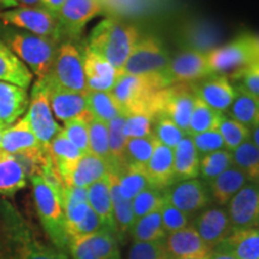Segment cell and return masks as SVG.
Instances as JSON below:
<instances>
[{"instance_id": "obj_1", "label": "cell", "mask_w": 259, "mask_h": 259, "mask_svg": "<svg viewBox=\"0 0 259 259\" xmlns=\"http://www.w3.org/2000/svg\"><path fill=\"white\" fill-rule=\"evenodd\" d=\"M139 41V31L135 25L107 18L93 29L88 48L120 71Z\"/></svg>"}, {"instance_id": "obj_2", "label": "cell", "mask_w": 259, "mask_h": 259, "mask_svg": "<svg viewBox=\"0 0 259 259\" xmlns=\"http://www.w3.org/2000/svg\"><path fill=\"white\" fill-rule=\"evenodd\" d=\"M0 37L38 79L51 73L58 52L56 41L10 25L0 29Z\"/></svg>"}, {"instance_id": "obj_3", "label": "cell", "mask_w": 259, "mask_h": 259, "mask_svg": "<svg viewBox=\"0 0 259 259\" xmlns=\"http://www.w3.org/2000/svg\"><path fill=\"white\" fill-rule=\"evenodd\" d=\"M171 84L164 74H119L113 96L120 105L125 116L147 114L153 118L154 96L158 90L168 88Z\"/></svg>"}, {"instance_id": "obj_4", "label": "cell", "mask_w": 259, "mask_h": 259, "mask_svg": "<svg viewBox=\"0 0 259 259\" xmlns=\"http://www.w3.org/2000/svg\"><path fill=\"white\" fill-rule=\"evenodd\" d=\"M30 180L34 203L41 225L54 247L66 252L69 247V236L66 233L63 198L56 190L45 183L40 176H32Z\"/></svg>"}, {"instance_id": "obj_5", "label": "cell", "mask_w": 259, "mask_h": 259, "mask_svg": "<svg viewBox=\"0 0 259 259\" xmlns=\"http://www.w3.org/2000/svg\"><path fill=\"white\" fill-rule=\"evenodd\" d=\"M4 222L12 248V259H69L66 252L36 240L23 219L5 203Z\"/></svg>"}, {"instance_id": "obj_6", "label": "cell", "mask_w": 259, "mask_h": 259, "mask_svg": "<svg viewBox=\"0 0 259 259\" xmlns=\"http://www.w3.org/2000/svg\"><path fill=\"white\" fill-rule=\"evenodd\" d=\"M257 59H259V50L254 35H241L208 53L212 76H226L234 79Z\"/></svg>"}, {"instance_id": "obj_7", "label": "cell", "mask_w": 259, "mask_h": 259, "mask_svg": "<svg viewBox=\"0 0 259 259\" xmlns=\"http://www.w3.org/2000/svg\"><path fill=\"white\" fill-rule=\"evenodd\" d=\"M196 92L193 83H178L155 94L153 101L154 119L158 115L169 118L177 126L187 131L192 114Z\"/></svg>"}, {"instance_id": "obj_8", "label": "cell", "mask_w": 259, "mask_h": 259, "mask_svg": "<svg viewBox=\"0 0 259 259\" xmlns=\"http://www.w3.org/2000/svg\"><path fill=\"white\" fill-rule=\"evenodd\" d=\"M0 22L4 25L22 29L56 42L61 35L57 16L42 6H16L0 11Z\"/></svg>"}, {"instance_id": "obj_9", "label": "cell", "mask_w": 259, "mask_h": 259, "mask_svg": "<svg viewBox=\"0 0 259 259\" xmlns=\"http://www.w3.org/2000/svg\"><path fill=\"white\" fill-rule=\"evenodd\" d=\"M170 58L162 42L155 36L141 38L119 74H164Z\"/></svg>"}, {"instance_id": "obj_10", "label": "cell", "mask_w": 259, "mask_h": 259, "mask_svg": "<svg viewBox=\"0 0 259 259\" xmlns=\"http://www.w3.org/2000/svg\"><path fill=\"white\" fill-rule=\"evenodd\" d=\"M51 77L58 84L72 92L87 94L83 57L74 45L65 42L58 48L56 60L51 70Z\"/></svg>"}, {"instance_id": "obj_11", "label": "cell", "mask_w": 259, "mask_h": 259, "mask_svg": "<svg viewBox=\"0 0 259 259\" xmlns=\"http://www.w3.org/2000/svg\"><path fill=\"white\" fill-rule=\"evenodd\" d=\"M27 115L29 124L31 126L34 135L36 136L38 143L44 148H47L52 139L61 131V127L54 119V114L52 112L42 79H37L32 88L30 105H29Z\"/></svg>"}, {"instance_id": "obj_12", "label": "cell", "mask_w": 259, "mask_h": 259, "mask_svg": "<svg viewBox=\"0 0 259 259\" xmlns=\"http://www.w3.org/2000/svg\"><path fill=\"white\" fill-rule=\"evenodd\" d=\"M163 196L168 203L190 218L208 208L211 203L208 185L198 178L177 181L163 191Z\"/></svg>"}, {"instance_id": "obj_13", "label": "cell", "mask_w": 259, "mask_h": 259, "mask_svg": "<svg viewBox=\"0 0 259 259\" xmlns=\"http://www.w3.org/2000/svg\"><path fill=\"white\" fill-rule=\"evenodd\" d=\"M42 80L52 112L58 120L66 122L76 118L92 115L87 105V94L76 93L64 88L52 78L51 74Z\"/></svg>"}, {"instance_id": "obj_14", "label": "cell", "mask_w": 259, "mask_h": 259, "mask_svg": "<svg viewBox=\"0 0 259 259\" xmlns=\"http://www.w3.org/2000/svg\"><path fill=\"white\" fill-rule=\"evenodd\" d=\"M233 232L259 228V186L248 181L227 204Z\"/></svg>"}, {"instance_id": "obj_15", "label": "cell", "mask_w": 259, "mask_h": 259, "mask_svg": "<svg viewBox=\"0 0 259 259\" xmlns=\"http://www.w3.org/2000/svg\"><path fill=\"white\" fill-rule=\"evenodd\" d=\"M102 9V0H65L57 15L61 34L79 36L85 25L101 14Z\"/></svg>"}, {"instance_id": "obj_16", "label": "cell", "mask_w": 259, "mask_h": 259, "mask_svg": "<svg viewBox=\"0 0 259 259\" xmlns=\"http://www.w3.org/2000/svg\"><path fill=\"white\" fill-rule=\"evenodd\" d=\"M166 76L171 85L178 83H194L212 76L209 67L208 54L185 50L170 59Z\"/></svg>"}, {"instance_id": "obj_17", "label": "cell", "mask_w": 259, "mask_h": 259, "mask_svg": "<svg viewBox=\"0 0 259 259\" xmlns=\"http://www.w3.org/2000/svg\"><path fill=\"white\" fill-rule=\"evenodd\" d=\"M190 225L211 250L233 232L228 213L223 206H208L197 213Z\"/></svg>"}, {"instance_id": "obj_18", "label": "cell", "mask_w": 259, "mask_h": 259, "mask_svg": "<svg viewBox=\"0 0 259 259\" xmlns=\"http://www.w3.org/2000/svg\"><path fill=\"white\" fill-rule=\"evenodd\" d=\"M82 57L88 92H112L119 78V71L88 47Z\"/></svg>"}, {"instance_id": "obj_19", "label": "cell", "mask_w": 259, "mask_h": 259, "mask_svg": "<svg viewBox=\"0 0 259 259\" xmlns=\"http://www.w3.org/2000/svg\"><path fill=\"white\" fill-rule=\"evenodd\" d=\"M164 247L170 258L208 257L212 251L191 225L167 234Z\"/></svg>"}, {"instance_id": "obj_20", "label": "cell", "mask_w": 259, "mask_h": 259, "mask_svg": "<svg viewBox=\"0 0 259 259\" xmlns=\"http://www.w3.org/2000/svg\"><path fill=\"white\" fill-rule=\"evenodd\" d=\"M194 92L206 105L222 114L229 111L236 95L235 87L226 76H210V78L194 84Z\"/></svg>"}, {"instance_id": "obj_21", "label": "cell", "mask_w": 259, "mask_h": 259, "mask_svg": "<svg viewBox=\"0 0 259 259\" xmlns=\"http://www.w3.org/2000/svg\"><path fill=\"white\" fill-rule=\"evenodd\" d=\"M111 170V164L103 158L87 153L77 161L72 170L64 180L65 187H85L88 189L96 181L105 178Z\"/></svg>"}, {"instance_id": "obj_22", "label": "cell", "mask_w": 259, "mask_h": 259, "mask_svg": "<svg viewBox=\"0 0 259 259\" xmlns=\"http://www.w3.org/2000/svg\"><path fill=\"white\" fill-rule=\"evenodd\" d=\"M151 187L164 191L176 183L173 167V149L158 142L150 160L144 166Z\"/></svg>"}, {"instance_id": "obj_23", "label": "cell", "mask_w": 259, "mask_h": 259, "mask_svg": "<svg viewBox=\"0 0 259 259\" xmlns=\"http://www.w3.org/2000/svg\"><path fill=\"white\" fill-rule=\"evenodd\" d=\"M29 106L28 90L15 84L0 82V128L11 126Z\"/></svg>"}, {"instance_id": "obj_24", "label": "cell", "mask_w": 259, "mask_h": 259, "mask_svg": "<svg viewBox=\"0 0 259 259\" xmlns=\"http://www.w3.org/2000/svg\"><path fill=\"white\" fill-rule=\"evenodd\" d=\"M40 147L42 145L32 132L28 115L5 128L0 141V151L10 155H18Z\"/></svg>"}, {"instance_id": "obj_25", "label": "cell", "mask_w": 259, "mask_h": 259, "mask_svg": "<svg viewBox=\"0 0 259 259\" xmlns=\"http://www.w3.org/2000/svg\"><path fill=\"white\" fill-rule=\"evenodd\" d=\"M213 250L226 252L235 259H259V228L232 232Z\"/></svg>"}, {"instance_id": "obj_26", "label": "cell", "mask_w": 259, "mask_h": 259, "mask_svg": "<svg viewBox=\"0 0 259 259\" xmlns=\"http://www.w3.org/2000/svg\"><path fill=\"white\" fill-rule=\"evenodd\" d=\"M200 155L194 145L192 138L186 136L173 149L174 179L184 181L197 179L199 177Z\"/></svg>"}, {"instance_id": "obj_27", "label": "cell", "mask_w": 259, "mask_h": 259, "mask_svg": "<svg viewBox=\"0 0 259 259\" xmlns=\"http://www.w3.org/2000/svg\"><path fill=\"white\" fill-rule=\"evenodd\" d=\"M88 203L94 212L99 216L103 228L108 229L116 235L108 174L88 187Z\"/></svg>"}, {"instance_id": "obj_28", "label": "cell", "mask_w": 259, "mask_h": 259, "mask_svg": "<svg viewBox=\"0 0 259 259\" xmlns=\"http://www.w3.org/2000/svg\"><path fill=\"white\" fill-rule=\"evenodd\" d=\"M181 38L186 50L208 54L209 52L219 47L222 40V34L215 25L202 22L186 25L181 32Z\"/></svg>"}, {"instance_id": "obj_29", "label": "cell", "mask_w": 259, "mask_h": 259, "mask_svg": "<svg viewBox=\"0 0 259 259\" xmlns=\"http://www.w3.org/2000/svg\"><path fill=\"white\" fill-rule=\"evenodd\" d=\"M248 183L245 174L234 164L208 184L211 200L218 206H225Z\"/></svg>"}, {"instance_id": "obj_30", "label": "cell", "mask_w": 259, "mask_h": 259, "mask_svg": "<svg viewBox=\"0 0 259 259\" xmlns=\"http://www.w3.org/2000/svg\"><path fill=\"white\" fill-rule=\"evenodd\" d=\"M31 80V71L0 38V82L11 83L28 89Z\"/></svg>"}, {"instance_id": "obj_31", "label": "cell", "mask_w": 259, "mask_h": 259, "mask_svg": "<svg viewBox=\"0 0 259 259\" xmlns=\"http://www.w3.org/2000/svg\"><path fill=\"white\" fill-rule=\"evenodd\" d=\"M46 149L53 163L56 164L63 181L66 179L74 164L83 155L82 151L65 136L63 128L56 137L52 139Z\"/></svg>"}, {"instance_id": "obj_32", "label": "cell", "mask_w": 259, "mask_h": 259, "mask_svg": "<svg viewBox=\"0 0 259 259\" xmlns=\"http://www.w3.org/2000/svg\"><path fill=\"white\" fill-rule=\"evenodd\" d=\"M109 171L115 174L122 197L128 200H132L142 191L151 187L144 166L122 163L112 168Z\"/></svg>"}, {"instance_id": "obj_33", "label": "cell", "mask_w": 259, "mask_h": 259, "mask_svg": "<svg viewBox=\"0 0 259 259\" xmlns=\"http://www.w3.org/2000/svg\"><path fill=\"white\" fill-rule=\"evenodd\" d=\"M27 173L15 155L0 151V196H14L27 185Z\"/></svg>"}, {"instance_id": "obj_34", "label": "cell", "mask_w": 259, "mask_h": 259, "mask_svg": "<svg viewBox=\"0 0 259 259\" xmlns=\"http://www.w3.org/2000/svg\"><path fill=\"white\" fill-rule=\"evenodd\" d=\"M235 90L236 95L229 108V116L248 128L257 127L259 126V96L238 85Z\"/></svg>"}, {"instance_id": "obj_35", "label": "cell", "mask_w": 259, "mask_h": 259, "mask_svg": "<svg viewBox=\"0 0 259 259\" xmlns=\"http://www.w3.org/2000/svg\"><path fill=\"white\" fill-rule=\"evenodd\" d=\"M109 185H111V196L113 203V215L116 228V235H125L130 233L135 223V215L132 210V200L122 197L118 185L115 174L109 171Z\"/></svg>"}, {"instance_id": "obj_36", "label": "cell", "mask_w": 259, "mask_h": 259, "mask_svg": "<svg viewBox=\"0 0 259 259\" xmlns=\"http://www.w3.org/2000/svg\"><path fill=\"white\" fill-rule=\"evenodd\" d=\"M223 116L225 115L222 113L212 109L211 107L206 105L202 99H199L196 95V101H194L193 111L191 114L186 135L192 137V136L212 131V130H219Z\"/></svg>"}, {"instance_id": "obj_37", "label": "cell", "mask_w": 259, "mask_h": 259, "mask_svg": "<svg viewBox=\"0 0 259 259\" xmlns=\"http://www.w3.org/2000/svg\"><path fill=\"white\" fill-rule=\"evenodd\" d=\"M87 105L93 118L99 119L106 124L116 116L124 115L120 105L111 92H88Z\"/></svg>"}, {"instance_id": "obj_38", "label": "cell", "mask_w": 259, "mask_h": 259, "mask_svg": "<svg viewBox=\"0 0 259 259\" xmlns=\"http://www.w3.org/2000/svg\"><path fill=\"white\" fill-rule=\"evenodd\" d=\"M136 242H154L166 239L167 233L162 225L161 212L156 211L135 221L130 231Z\"/></svg>"}, {"instance_id": "obj_39", "label": "cell", "mask_w": 259, "mask_h": 259, "mask_svg": "<svg viewBox=\"0 0 259 259\" xmlns=\"http://www.w3.org/2000/svg\"><path fill=\"white\" fill-rule=\"evenodd\" d=\"M232 157L233 164L245 174L247 180L257 183L259 180V150L251 138L233 150Z\"/></svg>"}, {"instance_id": "obj_40", "label": "cell", "mask_w": 259, "mask_h": 259, "mask_svg": "<svg viewBox=\"0 0 259 259\" xmlns=\"http://www.w3.org/2000/svg\"><path fill=\"white\" fill-rule=\"evenodd\" d=\"M233 166L232 151L227 149L213 151V153L200 156L199 177L202 181L208 185L212 180H215L220 174Z\"/></svg>"}, {"instance_id": "obj_41", "label": "cell", "mask_w": 259, "mask_h": 259, "mask_svg": "<svg viewBox=\"0 0 259 259\" xmlns=\"http://www.w3.org/2000/svg\"><path fill=\"white\" fill-rule=\"evenodd\" d=\"M157 143V138L153 134L147 137L127 139L124 157L125 163L145 166L150 160Z\"/></svg>"}, {"instance_id": "obj_42", "label": "cell", "mask_w": 259, "mask_h": 259, "mask_svg": "<svg viewBox=\"0 0 259 259\" xmlns=\"http://www.w3.org/2000/svg\"><path fill=\"white\" fill-rule=\"evenodd\" d=\"M88 131L89 153L103 158V160H106L111 164L108 124L92 116V119L88 122Z\"/></svg>"}, {"instance_id": "obj_43", "label": "cell", "mask_w": 259, "mask_h": 259, "mask_svg": "<svg viewBox=\"0 0 259 259\" xmlns=\"http://www.w3.org/2000/svg\"><path fill=\"white\" fill-rule=\"evenodd\" d=\"M88 240L96 259H120L118 240L113 232L101 228L89 235Z\"/></svg>"}, {"instance_id": "obj_44", "label": "cell", "mask_w": 259, "mask_h": 259, "mask_svg": "<svg viewBox=\"0 0 259 259\" xmlns=\"http://www.w3.org/2000/svg\"><path fill=\"white\" fill-rule=\"evenodd\" d=\"M125 115H119L108 122L109 153H111V169L125 163V148L127 138L124 135Z\"/></svg>"}, {"instance_id": "obj_45", "label": "cell", "mask_w": 259, "mask_h": 259, "mask_svg": "<svg viewBox=\"0 0 259 259\" xmlns=\"http://www.w3.org/2000/svg\"><path fill=\"white\" fill-rule=\"evenodd\" d=\"M164 202L163 191L148 187L132 199V210H134L135 221L150 215V213L160 211L162 204Z\"/></svg>"}, {"instance_id": "obj_46", "label": "cell", "mask_w": 259, "mask_h": 259, "mask_svg": "<svg viewBox=\"0 0 259 259\" xmlns=\"http://www.w3.org/2000/svg\"><path fill=\"white\" fill-rule=\"evenodd\" d=\"M219 131L222 136L225 148L229 151L235 150L239 145L251 138V128L231 116H223Z\"/></svg>"}, {"instance_id": "obj_47", "label": "cell", "mask_w": 259, "mask_h": 259, "mask_svg": "<svg viewBox=\"0 0 259 259\" xmlns=\"http://www.w3.org/2000/svg\"><path fill=\"white\" fill-rule=\"evenodd\" d=\"M153 135L157 138V141L170 149L176 148L181 139L187 136L185 131L174 124L169 118L163 115L156 116L153 121Z\"/></svg>"}, {"instance_id": "obj_48", "label": "cell", "mask_w": 259, "mask_h": 259, "mask_svg": "<svg viewBox=\"0 0 259 259\" xmlns=\"http://www.w3.org/2000/svg\"><path fill=\"white\" fill-rule=\"evenodd\" d=\"M92 115L76 118L64 122L63 132L83 154L89 153V131L88 122Z\"/></svg>"}, {"instance_id": "obj_49", "label": "cell", "mask_w": 259, "mask_h": 259, "mask_svg": "<svg viewBox=\"0 0 259 259\" xmlns=\"http://www.w3.org/2000/svg\"><path fill=\"white\" fill-rule=\"evenodd\" d=\"M160 212L162 225H163V228L167 234H170V233L184 229L185 227L189 226L191 222L190 216H187L186 213L180 211V210L177 209L176 206L171 205L170 203H168L166 199H164L163 204H162Z\"/></svg>"}, {"instance_id": "obj_50", "label": "cell", "mask_w": 259, "mask_h": 259, "mask_svg": "<svg viewBox=\"0 0 259 259\" xmlns=\"http://www.w3.org/2000/svg\"><path fill=\"white\" fill-rule=\"evenodd\" d=\"M164 240L154 242H136L130 247L127 259H168Z\"/></svg>"}, {"instance_id": "obj_51", "label": "cell", "mask_w": 259, "mask_h": 259, "mask_svg": "<svg viewBox=\"0 0 259 259\" xmlns=\"http://www.w3.org/2000/svg\"><path fill=\"white\" fill-rule=\"evenodd\" d=\"M153 134V118L147 114L125 116L124 135L130 138H142Z\"/></svg>"}, {"instance_id": "obj_52", "label": "cell", "mask_w": 259, "mask_h": 259, "mask_svg": "<svg viewBox=\"0 0 259 259\" xmlns=\"http://www.w3.org/2000/svg\"><path fill=\"white\" fill-rule=\"evenodd\" d=\"M191 138H192L199 155H202V156L203 155L213 153V151L221 150V149H226L222 136L220 134L219 130H212V131L192 136Z\"/></svg>"}, {"instance_id": "obj_53", "label": "cell", "mask_w": 259, "mask_h": 259, "mask_svg": "<svg viewBox=\"0 0 259 259\" xmlns=\"http://www.w3.org/2000/svg\"><path fill=\"white\" fill-rule=\"evenodd\" d=\"M101 228H103V226L101 221H100L99 216L94 212L93 209H90L88 215L82 221L77 223V225L66 228V233L70 240V239L80 238V236H89L97 231H100Z\"/></svg>"}, {"instance_id": "obj_54", "label": "cell", "mask_w": 259, "mask_h": 259, "mask_svg": "<svg viewBox=\"0 0 259 259\" xmlns=\"http://www.w3.org/2000/svg\"><path fill=\"white\" fill-rule=\"evenodd\" d=\"M235 79L239 80L238 87L259 96V59L248 65Z\"/></svg>"}, {"instance_id": "obj_55", "label": "cell", "mask_w": 259, "mask_h": 259, "mask_svg": "<svg viewBox=\"0 0 259 259\" xmlns=\"http://www.w3.org/2000/svg\"><path fill=\"white\" fill-rule=\"evenodd\" d=\"M69 250L72 259H96L89 245L88 236L70 239Z\"/></svg>"}, {"instance_id": "obj_56", "label": "cell", "mask_w": 259, "mask_h": 259, "mask_svg": "<svg viewBox=\"0 0 259 259\" xmlns=\"http://www.w3.org/2000/svg\"><path fill=\"white\" fill-rule=\"evenodd\" d=\"M64 3L65 0H42L41 6L57 16Z\"/></svg>"}, {"instance_id": "obj_57", "label": "cell", "mask_w": 259, "mask_h": 259, "mask_svg": "<svg viewBox=\"0 0 259 259\" xmlns=\"http://www.w3.org/2000/svg\"><path fill=\"white\" fill-rule=\"evenodd\" d=\"M208 259H235L233 255L226 253V252L219 251V250H212L211 253L209 254Z\"/></svg>"}, {"instance_id": "obj_58", "label": "cell", "mask_w": 259, "mask_h": 259, "mask_svg": "<svg viewBox=\"0 0 259 259\" xmlns=\"http://www.w3.org/2000/svg\"><path fill=\"white\" fill-rule=\"evenodd\" d=\"M18 6H30V8H35V6H41L42 0H16Z\"/></svg>"}, {"instance_id": "obj_59", "label": "cell", "mask_w": 259, "mask_h": 259, "mask_svg": "<svg viewBox=\"0 0 259 259\" xmlns=\"http://www.w3.org/2000/svg\"><path fill=\"white\" fill-rule=\"evenodd\" d=\"M251 141L253 142L254 145L259 150V126L251 130Z\"/></svg>"}, {"instance_id": "obj_60", "label": "cell", "mask_w": 259, "mask_h": 259, "mask_svg": "<svg viewBox=\"0 0 259 259\" xmlns=\"http://www.w3.org/2000/svg\"><path fill=\"white\" fill-rule=\"evenodd\" d=\"M0 6H3V8H9V6L11 8V6H15L16 8V5L11 2V0H0Z\"/></svg>"}, {"instance_id": "obj_61", "label": "cell", "mask_w": 259, "mask_h": 259, "mask_svg": "<svg viewBox=\"0 0 259 259\" xmlns=\"http://www.w3.org/2000/svg\"><path fill=\"white\" fill-rule=\"evenodd\" d=\"M209 257V255H208ZM208 257H197V258H168V259H208Z\"/></svg>"}, {"instance_id": "obj_62", "label": "cell", "mask_w": 259, "mask_h": 259, "mask_svg": "<svg viewBox=\"0 0 259 259\" xmlns=\"http://www.w3.org/2000/svg\"><path fill=\"white\" fill-rule=\"evenodd\" d=\"M255 41H257V46H258V50H259V36H255Z\"/></svg>"}, {"instance_id": "obj_63", "label": "cell", "mask_w": 259, "mask_h": 259, "mask_svg": "<svg viewBox=\"0 0 259 259\" xmlns=\"http://www.w3.org/2000/svg\"><path fill=\"white\" fill-rule=\"evenodd\" d=\"M3 132H4V130L0 128V141H2V136H3Z\"/></svg>"}, {"instance_id": "obj_64", "label": "cell", "mask_w": 259, "mask_h": 259, "mask_svg": "<svg viewBox=\"0 0 259 259\" xmlns=\"http://www.w3.org/2000/svg\"><path fill=\"white\" fill-rule=\"evenodd\" d=\"M257 184H258V186H259V180H258V181H257Z\"/></svg>"}]
</instances>
